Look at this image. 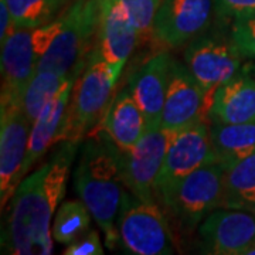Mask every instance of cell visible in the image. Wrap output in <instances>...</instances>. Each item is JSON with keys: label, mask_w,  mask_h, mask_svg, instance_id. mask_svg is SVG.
<instances>
[{"label": "cell", "mask_w": 255, "mask_h": 255, "mask_svg": "<svg viewBox=\"0 0 255 255\" xmlns=\"http://www.w3.org/2000/svg\"><path fill=\"white\" fill-rule=\"evenodd\" d=\"M119 241L128 254L167 255L174 253L173 231L157 201L140 200L127 190L118 217Z\"/></svg>", "instance_id": "obj_7"}, {"label": "cell", "mask_w": 255, "mask_h": 255, "mask_svg": "<svg viewBox=\"0 0 255 255\" xmlns=\"http://www.w3.org/2000/svg\"><path fill=\"white\" fill-rule=\"evenodd\" d=\"M210 137L217 160L228 169L255 152V121L246 124H213Z\"/></svg>", "instance_id": "obj_20"}, {"label": "cell", "mask_w": 255, "mask_h": 255, "mask_svg": "<svg viewBox=\"0 0 255 255\" xmlns=\"http://www.w3.org/2000/svg\"><path fill=\"white\" fill-rule=\"evenodd\" d=\"M226 167L220 162L186 176L157 201L183 234H191L211 211L223 207Z\"/></svg>", "instance_id": "obj_5"}, {"label": "cell", "mask_w": 255, "mask_h": 255, "mask_svg": "<svg viewBox=\"0 0 255 255\" xmlns=\"http://www.w3.org/2000/svg\"><path fill=\"white\" fill-rule=\"evenodd\" d=\"M85 61L78 64L74 68L71 77L64 84L63 88L47 104L44 110L38 115V118L31 125L27 155H26L23 172H21L23 179L33 169V166L44 157L50 147L63 142L64 124H65V117H67V110H68L70 98H71L74 82H75L77 75L82 70V67L85 65Z\"/></svg>", "instance_id": "obj_15"}, {"label": "cell", "mask_w": 255, "mask_h": 255, "mask_svg": "<svg viewBox=\"0 0 255 255\" xmlns=\"http://www.w3.org/2000/svg\"><path fill=\"white\" fill-rule=\"evenodd\" d=\"M14 30H17V28L13 23V17H11L9 6L6 3V0H0V44H3L6 41V38Z\"/></svg>", "instance_id": "obj_29"}, {"label": "cell", "mask_w": 255, "mask_h": 255, "mask_svg": "<svg viewBox=\"0 0 255 255\" xmlns=\"http://www.w3.org/2000/svg\"><path fill=\"white\" fill-rule=\"evenodd\" d=\"M173 58L167 51L149 57L129 82V92L150 127L160 125Z\"/></svg>", "instance_id": "obj_16"}, {"label": "cell", "mask_w": 255, "mask_h": 255, "mask_svg": "<svg viewBox=\"0 0 255 255\" xmlns=\"http://www.w3.org/2000/svg\"><path fill=\"white\" fill-rule=\"evenodd\" d=\"M65 255H102L104 246L100 233L97 230H88L84 236L68 244L64 250Z\"/></svg>", "instance_id": "obj_27"}, {"label": "cell", "mask_w": 255, "mask_h": 255, "mask_svg": "<svg viewBox=\"0 0 255 255\" xmlns=\"http://www.w3.org/2000/svg\"><path fill=\"white\" fill-rule=\"evenodd\" d=\"M31 124L21 105H0V203L9 204L23 180Z\"/></svg>", "instance_id": "obj_11"}, {"label": "cell", "mask_w": 255, "mask_h": 255, "mask_svg": "<svg viewBox=\"0 0 255 255\" xmlns=\"http://www.w3.org/2000/svg\"><path fill=\"white\" fill-rule=\"evenodd\" d=\"M92 214L85 203L77 200L63 201L55 211L51 233L55 243L68 246L91 230Z\"/></svg>", "instance_id": "obj_22"}, {"label": "cell", "mask_w": 255, "mask_h": 255, "mask_svg": "<svg viewBox=\"0 0 255 255\" xmlns=\"http://www.w3.org/2000/svg\"><path fill=\"white\" fill-rule=\"evenodd\" d=\"M172 130L150 127L136 145L121 150V176L129 193L140 200L156 201L155 189L162 170Z\"/></svg>", "instance_id": "obj_9"}, {"label": "cell", "mask_w": 255, "mask_h": 255, "mask_svg": "<svg viewBox=\"0 0 255 255\" xmlns=\"http://www.w3.org/2000/svg\"><path fill=\"white\" fill-rule=\"evenodd\" d=\"M254 213H255V210H254Z\"/></svg>", "instance_id": "obj_33"}, {"label": "cell", "mask_w": 255, "mask_h": 255, "mask_svg": "<svg viewBox=\"0 0 255 255\" xmlns=\"http://www.w3.org/2000/svg\"><path fill=\"white\" fill-rule=\"evenodd\" d=\"M80 143L65 140L51 159L27 174L9 201L1 248L14 255L53 254V219L63 203Z\"/></svg>", "instance_id": "obj_1"}, {"label": "cell", "mask_w": 255, "mask_h": 255, "mask_svg": "<svg viewBox=\"0 0 255 255\" xmlns=\"http://www.w3.org/2000/svg\"><path fill=\"white\" fill-rule=\"evenodd\" d=\"M101 129L122 152H127L142 139L149 124L129 90H122L111 101L101 119Z\"/></svg>", "instance_id": "obj_18"}, {"label": "cell", "mask_w": 255, "mask_h": 255, "mask_svg": "<svg viewBox=\"0 0 255 255\" xmlns=\"http://www.w3.org/2000/svg\"><path fill=\"white\" fill-rule=\"evenodd\" d=\"M140 34L125 17L115 0H100V26L97 48L118 77L137 46Z\"/></svg>", "instance_id": "obj_17"}, {"label": "cell", "mask_w": 255, "mask_h": 255, "mask_svg": "<svg viewBox=\"0 0 255 255\" xmlns=\"http://www.w3.org/2000/svg\"><path fill=\"white\" fill-rule=\"evenodd\" d=\"M213 11V0H162L153 36L170 48L183 46L209 27Z\"/></svg>", "instance_id": "obj_14"}, {"label": "cell", "mask_w": 255, "mask_h": 255, "mask_svg": "<svg viewBox=\"0 0 255 255\" xmlns=\"http://www.w3.org/2000/svg\"><path fill=\"white\" fill-rule=\"evenodd\" d=\"M118 80L102 58L100 50L94 47L74 82L64 124L63 142L81 143L87 132L104 118Z\"/></svg>", "instance_id": "obj_3"}, {"label": "cell", "mask_w": 255, "mask_h": 255, "mask_svg": "<svg viewBox=\"0 0 255 255\" xmlns=\"http://www.w3.org/2000/svg\"><path fill=\"white\" fill-rule=\"evenodd\" d=\"M254 73H255V65H254Z\"/></svg>", "instance_id": "obj_32"}, {"label": "cell", "mask_w": 255, "mask_h": 255, "mask_svg": "<svg viewBox=\"0 0 255 255\" xmlns=\"http://www.w3.org/2000/svg\"><path fill=\"white\" fill-rule=\"evenodd\" d=\"M115 3L140 36L153 34L156 13L162 0H115Z\"/></svg>", "instance_id": "obj_25"}, {"label": "cell", "mask_w": 255, "mask_h": 255, "mask_svg": "<svg viewBox=\"0 0 255 255\" xmlns=\"http://www.w3.org/2000/svg\"><path fill=\"white\" fill-rule=\"evenodd\" d=\"M230 38L243 57L255 58V11L233 20Z\"/></svg>", "instance_id": "obj_26"}, {"label": "cell", "mask_w": 255, "mask_h": 255, "mask_svg": "<svg viewBox=\"0 0 255 255\" xmlns=\"http://www.w3.org/2000/svg\"><path fill=\"white\" fill-rule=\"evenodd\" d=\"M209 119L213 124H246L255 121V78L237 74L213 95Z\"/></svg>", "instance_id": "obj_19"}, {"label": "cell", "mask_w": 255, "mask_h": 255, "mask_svg": "<svg viewBox=\"0 0 255 255\" xmlns=\"http://www.w3.org/2000/svg\"><path fill=\"white\" fill-rule=\"evenodd\" d=\"M61 28L38 64V70L68 75L95 47L100 26V0H75L60 14Z\"/></svg>", "instance_id": "obj_6"}, {"label": "cell", "mask_w": 255, "mask_h": 255, "mask_svg": "<svg viewBox=\"0 0 255 255\" xmlns=\"http://www.w3.org/2000/svg\"><path fill=\"white\" fill-rule=\"evenodd\" d=\"M203 254L244 255L255 241V213L219 207L199 226Z\"/></svg>", "instance_id": "obj_12"}, {"label": "cell", "mask_w": 255, "mask_h": 255, "mask_svg": "<svg viewBox=\"0 0 255 255\" xmlns=\"http://www.w3.org/2000/svg\"><path fill=\"white\" fill-rule=\"evenodd\" d=\"M244 255H255V241L251 244V246L248 247V250H247L246 254Z\"/></svg>", "instance_id": "obj_30"}, {"label": "cell", "mask_w": 255, "mask_h": 255, "mask_svg": "<svg viewBox=\"0 0 255 255\" xmlns=\"http://www.w3.org/2000/svg\"><path fill=\"white\" fill-rule=\"evenodd\" d=\"M16 28H36L58 17L64 0H6Z\"/></svg>", "instance_id": "obj_24"}, {"label": "cell", "mask_w": 255, "mask_h": 255, "mask_svg": "<svg viewBox=\"0 0 255 255\" xmlns=\"http://www.w3.org/2000/svg\"><path fill=\"white\" fill-rule=\"evenodd\" d=\"M61 28V17L36 28H17L1 44L0 105H21V98L38 64Z\"/></svg>", "instance_id": "obj_4"}, {"label": "cell", "mask_w": 255, "mask_h": 255, "mask_svg": "<svg viewBox=\"0 0 255 255\" xmlns=\"http://www.w3.org/2000/svg\"><path fill=\"white\" fill-rule=\"evenodd\" d=\"M64 1H65V4H67V3H70L71 0H64Z\"/></svg>", "instance_id": "obj_31"}, {"label": "cell", "mask_w": 255, "mask_h": 255, "mask_svg": "<svg viewBox=\"0 0 255 255\" xmlns=\"http://www.w3.org/2000/svg\"><path fill=\"white\" fill-rule=\"evenodd\" d=\"M71 74L61 75L47 70H37V73L27 84L21 98V110L31 125L38 118L47 104L63 88Z\"/></svg>", "instance_id": "obj_23"}, {"label": "cell", "mask_w": 255, "mask_h": 255, "mask_svg": "<svg viewBox=\"0 0 255 255\" xmlns=\"http://www.w3.org/2000/svg\"><path fill=\"white\" fill-rule=\"evenodd\" d=\"M214 162L219 160L211 145L210 127L206 121L172 130L163 166L156 182V201L160 200L186 176Z\"/></svg>", "instance_id": "obj_8"}, {"label": "cell", "mask_w": 255, "mask_h": 255, "mask_svg": "<svg viewBox=\"0 0 255 255\" xmlns=\"http://www.w3.org/2000/svg\"><path fill=\"white\" fill-rule=\"evenodd\" d=\"M73 180L77 196L91 211L107 247L115 250L119 241L118 217L127 187L121 176V149L105 132L82 143Z\"/></svg>", "instance_id": "obj_2"}, {"label": "cell", "mask_w": 255, "mask_h": 255, "mask_svg": "<svg viewBox=\"0 0 255 255\" xmlns=\"http://www.w3.org/2000/svg\"><path fill=\"white\" fill-rule=\"evenodd\" d=\"M214 13L223 20H234L255 11V0H213Z\"/></svg>", "instance_id": "obj_28"}, {"label": "cell", "mask_w": 255, "mask_h": 255, "mask_svg": "<svg viewBox=\"0 0 255 255\" xmlns=\"http://www.w3.org/2000/svg\"><path fill=\"white\" fill-rule=\"evenodd\" d=\"M184 64L194 80L201 85L210 102L223 84L240 71L241 58L231 38L219 36L196 37L184 50Z\"/></svg>", "instance_id": "obj_10"}, {"label": "cell", "mask_w": 255, "mask_h": 255, "mask_svg": "<svg viewBox=\"0 0 255 255\" xmlns=\"http://www.w3.org/2000/svg\"><path fill=\"white\" fill-rule=\"evenodd\" d=\"M223 207L255 210V152L226 169Z\"/></svg>", "instance_id": "obj_21"}, {"label": "cell", "mask_w": 255, "mask_h": 255, "mask_svg": "<svg viewBox=\"0 0 255 255\" xmlns=\"http://www.w3.org/2000/svg\"><path fill=\"white\" fill-rule=\"evenodd\" d=\"M210 105L206 92L186 64L173 60L160 127L167 130H179L206 121Z\"/></svg>", "instance_id": "obj_13"}]
</instances>
